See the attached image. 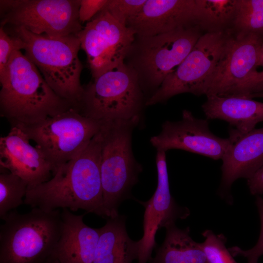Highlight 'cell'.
Here are the masks:
<instances>
[{
	"mask_svg": "<svg viewBox=\"0 0 263 263\" xmlns=\"http://www.w3.org/2000/svg\"><path fill=\"white\" fill-rule=\"evenodd\" d=\"M162 244L156 249L149 263H209L201 246L190 236L188 227L168 225Z\"/></svg>",
	"mask_w": 263,
	"mask_h": 263,
	"instance_id": "21",
	"label": "cell"
},
{
	"mask_svg": "<svg viewBox=\"0 0 263 263\" xmlns=\"http://www.w3.org/2000/svg\"><path fill=\"white\" fill-rule=\"evenodd\" d=\"M255 203L261 223L260 234L257 244L247 250H244L237 246L228 248L233 257H243L246 259L247 263H258L260 257L263 255V198L261 196H257Z\"/></svg>",
	"mask_w": 263,
	"mask_h": 263,
	"instance_id": "28",
	"label": "cell"
},
{
	"mask_svg": "<svg viewBox=\"0 0 263 263\" xmlns=\"http://www.w3.org/2000/svg\"><path fill=\"white\" fill-rule=\"evenodd\" d=\"M135 32L103 9L77 34L93 78L125 62Z\"/></svg>",
	"mask_w": 263,
	"mask_h": 263,
	"instance_id": "11",
	"label": "cell"
},
{
	"mask_svg": "<svg viewBox=\"0 0 263 263\" xmlns=\"http://www.w3.org/2000/svg\"><path fill=\"white\" fill-rule=\"evenodd\" d=\"M84 216L62 209L61 234L51 260L59 263H93L99 228L87 225L83 221Z\"/></svg>",
	"mask_w": 263,
	"mask_h": 263,
	"instance_id": "18",
	"label": "cell"
},
{
	"mask_svg": "<svg viewBox=\"0 0 263 263\" xmlns=\"http://www.w3.org/2000/svg\"><path fill=\"white\" fill-rule=\"evenodd\" d=\"M203 32L195 25L151 36L135 35L125 62L136 73L145 94L150 97L158 89L191 52Z\"/></svg>",
	"mask_w": 263,
	"mask_h": 263,
	"instance_id": "6",
	"label": "cell"
},
{
	"mask_svg": "<svg viewBox=\"0 0 263 263\" xmlns=\"http://www.w3.org/2000/svg\"><path fill=\"white\" fill-rule=\"evenodd\" d=\"M104 122L82 115L72 108L33 125L18 127L52 165L53 174L73 159L100 131Z\"/></svg>",
	"mask_w": 263,
	"mask_h": 263,
	"instance_id": "9",
	"label": "cell"
},
{
	"mask_svg": "<svg viewBox=\"0 0 263 263\" xmlns=\"http://www.w3.org/2000/svg\"><path fill=\"white\" fill-rule=\"evenodd\" d=\"M206 96L202 108L207 118L224 120L239 133L251 131L263 121V102L241 96Z\"/></svg>",
	"mask_w": 263,
	"mask_h": 263,
	"instance_id": "19",
	"label": "cell"
},
{
	"mask_svg": "<svg viewBox=\"0 0 263 263\" xmlns=\"http://www.w3.org/2000/svg\"><path fill=\"white\" fill-rule=\"evenodd\" d=\"M195 25H198L195 0H146L140 12L126 24L140 36H154Z\"/></svg>",
	"mask_w": 263,
	"mask_h": 263,
	"instance_id": "15",
	"label": "cell"
},
{
	"mask_svg": "<svg viewBox=\"0 0 263 263\" xmlns=\"http://www.w3.org/2000/svg\"><path fill=\"white\" fill-rule=\"evenodd\" d=\"M3 27L9 34L21 39L25 43V56L52 89L77 110L84 90L80 82L83 65L78 57L81 47L77 35L51 38L21 27Z\"/></svg>",
	"mask_w": 263,
	"mask_h": 263,
	"instance_id": "3",
	"label": "cell"
},
{
	"mask_svg": "<svg viewBox=\"0 0 263 263\" xmlns=\"http://www.w3.org/2000/svg\"><path fill=\"white\" fill-rule=\"evenodd\" d=\"M146 0H108L103 8L118 22L126 26L127 21L141 10Z\"/></svg>",
	"mask_w": 263,
	"mask_h": 263,
	"instance_id": "27",
	"label": "cell"
},
{
	"mask_svg": "<svg viewBox=\"0 0 263 263\" xmlns=\"http://www.w3.org/2000/svg\"><path fill=\"white\" fill-rule=\"evenodd\" d=\"M80 0H0V26L21 27L51 38L77 35Z\"/></svg>",
	"mask_w": 263,
	"mask_h": 263,
	"instance_id": "10",
	"label": "cell"
},
{
	"mask_svg": "<svg viewBox=\"0 0 263 263\" xmlns=\"http://www.w3.org/2000/svg\"><path fill=\"white\" fill-rule=\"evenodd\" d=\"M202 235L205 240L200 243L201 246L209 263H237L226 248L223 234L216 235L212 231L206 230Z\"/></svg>",
	"mask_w": 263,
	"mask_h": 263,
	"instance_id": "25",
	"label": "cell"
},
{
	"mask_svg": "<svg viewBox=\"0 0 263 263\" xmlns=\"http://www.w3.org/2000/svg\"><path fill=\"white\" fill-rule=\"evenodd\" d=\"M140 118L104 122L102 128L101 177L105 217L119 215L118 207L131 198L142 166L135 159L132 135Z\"/></svg>",
	"mask_w": 263,
	"mask_h": 263,
	"instance_id": "5",
	"label": "cell"
},
{
	"mask_svg": "<svg viewBox=\"0 0 263 263\" xmlns=\"http://www.w3.org/2000/svg\"><path fill=\"white\" fill-rule=\"evenodd\" d=\"M235 35L232 31L204 33L182 62L146 101V106L166 102L183 93L205 95Z\"/></svg>",
	"mask_w": 263,
	"mask_h": 263,
	"instance_id": "8",
	"label": "cell"
},
{
	"mask_svg": "<svg viewBox=\"0 0 263 263\" xmlns=\"http://www.w3.org/2000/svg\"><path fill=\"white\" fill-rule=\"evenodd\" d=\"M8 66V81L0 91V115L11 128L37 124L73 108L52 89L20 50L12 52Z\"/></svg>",
	"mask_w": 263,
	"mask_h": 263,
	"instance_id": "2",
	"label": "cell"
},
{
	"mask_svg": "<svg viewBox=\"0 0 263 263\" xmlns=\"http://www.w3.org/2000/svg\"><path fill=\"white\" fill-rule=\"evenodd\" d=\"M126 217L108 218L99 228L93 263H132L137 260L138 241L131 239L126 228Z\"/></svg>",
	"mask_w": 263,
	"mask_h": 263,
	"instance_id": "20",
	"label": "cell"
},
{
	"mask_svg": "<svg viewBox=\"0 0 263 263\" xmlns=\"http://www.w3.org/2000/svg\"><path fill=\"white\" fill-rule=\"evenodd\" d=\"M47 263H59L56 260H51L50 261H49Z\"/></svg>",
	"mask_w": 263,
	"mask_h": 263,
	"instance_id": "34",
	"label": "cell"
},
{
	"mask_svg": "<svg viewBox=\"0 0 263 263\" xmlns=\"http://www.w3.org/2000/svg\"><path fill=\"white\" fill-rule=\"evenodd\" d=\"M77 111L106 122L140 118L145 94L135 72L125 62L83 86Z\"/></svg>",
	"mask_w": 263,
	"mask_h": 263,
	"instance_id": "7",
	"label": "cell"
},
{
	"mask_svg": "<svg viewBox=\"0 0 263 263\" xmlns=\"http://www.w3.org/2000/svg\"><path fill=\"white\" fill-rule=\"evenodd\" d=\"M27 184L9 171L0 174V218L3 220L10 211L24 204Z\"/></svg>",
	"mask_w": 263,
	"mask_h": 263,
	"instance_id": "24",
	"label": "cell"
},
{
	"mask_svg": "<svg viewBox=\"0 0 263 263\" xmlns=\"http://www.w3.org/2000/svg\"><path fill=\"white\" fill-rule=\"evenodd\" d=\"M25 48L24 42L19 37L10 35L3 26L0 27V82L6 84L9 78L8 62L12 52Z\"/></svg>",
	"mask_w": 263,
	"mask_h": 263,
	"instance_id": "26",
	"label": "cell"
},
{
	"mask_svg": "<svg viewBox=\"0 0 263 263\" xmlns=\"http://www.w3.org/2000/svg\"><path fill=\"white\" fill-rule=\"evenodd\" d=\"M161 128V132L150 139L157 151L179 149L222 160L232 144L230 137L213 134L207 119L197 118L187 110L183 111L180 120L166 121Z\"/></svg>",
	"mask_w": 263,
	"mask_h": 263,
	"instance_id": "12",
	"label": "cell"
},
{
	"mask_svg": "<svg viewBox=\"0 0 263 263\" xmlns=\"http://www.w3.org/2000/svg\"><path fill=\"white\" fill-rule=\"evenodd\" d=\"M258 66H262L263 67V40L262 46H261L260 56V58H259L258 64Z\"/></svg>",
	"mask_w": 263,
	"mask_h": 263,
	"instance_id": "32",
	"label": "cell"
},
{
	"mask_svg": "<svg viewBox=\"0 0 263 263\" xmlns=\"http://www.w3.org/2000/svg\"><path fill=\"white\" fill-rule=\"evenodd\" d=\"M102 128L73 159L48 181L28 188L24 204L46 211L79 209L106 218L101 177Z\"/></svg>",
	"mask_w": 263,
	"mask_h": 263,
	"instance_id": "1",
	"label": "cell"
},
{
	"mask_svg": "<svg viewBox=\"0 0 263 263\" xmlns=\"http://www.w3.org/2000/svg\"><path fill=\"white\" fill-rule=\"evenodd\" d=\"M246 97L252 98V99L253 98H257V97L263 98V92L250 94L246 96Z\"/></svg>",
	"mask_w": 263,
	"mask_h": 263,
	"instance_id": "33",
	"label": "cell"
},
{
	"mask_svg": "<svg viewBox=\"0 0 263 263\" xmlns=\"http://www.w3.org/2000/svg\"><path fill=\"white\" fill-rule=\"evenodd\" d=\"M231 31L236 36L253 34L263 38V0H237Z\"/></svg>",
	"mask_w": 263,
	"mask_h": 263,
	"instance_id": "23",
	"label": "cell"
},
{
	"mask_svg": "<svg viewBox=\"0 0 263 263\" xmlns=\"http://www.w3.org/2000/svg\"><path fill=\"white\" fill-rule=\"evenodd\" d=\"M108 0H80L78 15L81 23L91 20L101 11Z\"/></svg>",
	"mask_w": 263,
	"mask_h": 263,
	"instance_id": "30",
	"label": "cell"
},
{
	"mask_svg": "<svg viewBox=\"0 0 263 263\" xmlns=\"http://www.w3.org/2000/svg\"><path fill=\"white\" fill-rule=\"evenodd\" d=\"M232 144L222 160L221 190L230 189L239 178H251L263 166V127L240 134L230 132Z\"/></svg>",
	"mask_w": 263,
	"mask_h": 263,
	"instance_id": "17",
	"label": "cell"
},
{
	"mask_svg": "<svg viewBox=\"0 0 263 263\" xmlns=\"http://www.w3.org/2000/svg\"><path fill=\"white\" fill-rule=\"evenodd\" d=\"M247 185L251 194L263 195V166L247 180Z\"/></svg>",
	"mask_w": 263,
	"mask_h": 263,
	"instance_id": "31",
	"label": "cell"
},
{
	"mask_svg": "<svg viewBox=\"0 0 263 263\" xmlns=\"http://www.w3.org/2000/svg\"><path fill=\"white\" fill-rule=\"evenodd\" d=\"M20 128L12 127L0 137V169L7 170L23 180L28 188L48 181L53 174L52 165Z\"/></svg>",
	"mask_w": 263,
	"mask_h": 263,
	"instance_id": "14",
	"label": "cell"
},
{
	"mask_svg": "<svg viewBox=\"0 0 263 263\" xmlns=\"http://www.w3.org/2000/svg\"><path fill=\"white\" fill-rule=\"evenodd\" d=\"M263 40L262 38L253 34L235 36L205 95H226L256 71Z\"/></svg>",
	"mask_w": 263,
	"mask_h": 263,
	"instance_id": "16",
	"label": "cell"
},
{
	"mask_svg": "<svg viewBox=\"0 0 263 263\" xmlns=\"http://www.w3.org/2000/svg\"><path fill=\"white\" fill-rule=\"evenodd\" d=\"M0 227V263H47L59 238V209L32 208L26 213L10 211Z\"/></svg>",
	"mask_w": 263,
	"mask_h": 263,
	"instance_id": "4",
	"label": "cell"
},
{
	"mask_svg": "<svg viewBox=\"0 0 263 263\" xmlns=\"http://www.w3.org/2000/svg\"><path fill=\"white\" fill-rule=\"evenodd\" d=\"M198 25L205 33L231 31L237 0H195Z\"/></svg>",
	"mask_w": 263,
	"mask_h": 263,
	"instance_id": "22",
	"label": "cell"
},
{
	"mask_svg": "<svg viewBox=\"0 0 263 263\" xmlns=\"http://www.w3.org/2000/svg\"><path fill=\"white\" fill-rule=\"evenodd\" d=\"M263 92V70L251 73L244 80L232 89L226 95L246 97Z\"/></svg>",
	"mask_w": 263,
	"mask_h": 263,
	"instance_id": "29",
	"label": "cell"
},
{
	"mask_svg": "<svg viewBox=\"0 0 263 263\" xmlns=\"http://www.w3.org/2000/svg\"><path fill=\"white\" fill-rule=\"evenodd\" d=\"M156 164L157 185L152 196L147 201L137 200L145 208L143 235L138 241V263H148L156 246L155 235L158 230L175 224L177 219L186 218L190 213L186 207H180L169 190L166 152L157 151Z\"/></svg>",
	"mask_w": 263,
	"mask_h": 263,
	"instance_id": "13",
	"label": "cell"
}]
</instances>
